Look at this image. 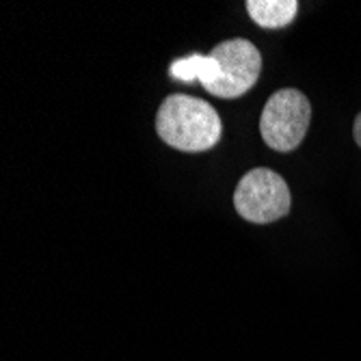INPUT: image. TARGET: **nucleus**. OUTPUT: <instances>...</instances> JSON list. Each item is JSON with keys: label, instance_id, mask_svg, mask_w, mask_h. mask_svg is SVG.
Instances as JSON below:
<instances>
[{"label": "nucleus", "instance_id": "f257e3e1", "mask_svg": "<svg viewBox=\"0 0 361 361\" xmlns=\"http://www.w3.org/2000/svg\"><path fill=\"white\" fill-rule=\"evenodd\" d=\"M156 133L178 152H208L223 137V121L216 109L186 93L165 97L156 113Z\"/></svg>", "mask_w": 361, "mask_h": 361}, {"label": "nucleus", "instance_id": "f03ea898", "mask_svg": "<svg viewBox=\"0 0 361 361\" xmlns=\"http://www.w3.org/2000/svg\"><path fill=\"white\" fill-rule=\"evenodd\" d=\"M312 121V104L299 89L275 91L259 115V135L275 152L297 149Z\"/></svg>", "mask_w": 361, "mask_h": 361}, {"label": "nucleus", "instance_id": "7ed1b4c3", "mask_svg": "<svg viewBox=\"0 0 361 361\" xmlns=\"http://www.w3.org/2000/svg\"><path fill=\"white\" fill-rule=\"evenodd\" d=\"M236 212L255 225H267L283 219L292 208V195L286 180L267 167L247 171L234 190Z\"/></svg>", "mask_w": 361, "mask_h": 361}, {"label": "nucleus", "instance_id": "20e7f679", "mask_svg": "<svg viewBox=\"0 0 361 361\" xmlns=\"http://www.w3.org/2000/svg\"><path fill=\"white\" fill-rule=\"evenodd\" d=\"M210 56L216 61L219 72L214 82L206 87L208 93L234 100L255 87L262 72V54L253 42L243 37L225 39L212 48Z\"/></svg>", "mask_w": 361, "mask_h": 361}, {"label": "nucleus", "instance_id": "39448f33", "mask_svg": "<svg viewBox=\"0 0 361 361\" xmlns=\"http://www.w3.org/2000/svg\"><path fill=\"white\" fill-rule=\"evenodd\" d=\"M245 7L251 20L262 28H283L299 11L297 0H249Z\"/></svg>", "mask_w": 361, "mask_h": 361}, {"label": "nucleus", "instance_id": "423d86ee", "mask_svg": "<svg viewBox=\"0 0 361 361\" xmlns=\"http://www.w3.org/2000/svg\"><path fill=\"white\" fill-rule=\"evenodd\" d=\"M216 72H219V65L210 54H190V56L173 61L169 68V74L176 80H182V82L200 80L204 89L214 82Z\"/></svg>", "mask_w": 361, "mask_h": 361}, {"label": "nucleus", "instance_id": "0eeeda50", "mask_svg": "<svg viewBox=\"0 0 361 361\" xmlns=\"http://www.w3.org/2000/svg\"><path fill=\"white\" fill-rule=\"evenodd\" d=\"M353 139L361 147V111H359V115L355 117V123H353Z\"/></svg>", "mask_w": 361, "mask_h": 361}]
</instances>
